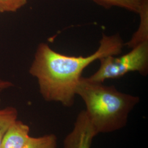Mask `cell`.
<instances>
[{"label":"cell","mask_w":148,"mask_h":148,"mask_svg":"<svg viewBox=\"0 0 148 148\" xmlns=\"http://www.w3.org/2000/svg\"><path fill=\"white\" fill-rule=\"evenodd\" d=\"M23 148H57V138L54 134L31 137Z\"/></svg>","instance_id":"9c48e42d"},{"label":"cell","mask_w":148,"mask_h":148,"mask_svg":"<svg viewBox=\"0 0 148 148\" xmlns=\"http://www.w3.org/2000/svg\"><path fill=\"white\" fill-rule=\"evenodd\" d=\"M27 2V0H0V13L14 12Z\"/></svg>","instance_id":"30bf717a"},{"label":"cell","mask_w":148,"mask_h":148,"mask_svg":"<svg viewBox=\"0 0 148 148\" xmlns=\"http://www.w3.org/2000/svg\"><path fill=\"white\" fill-rule=\"evenodd\" d=\"M124 43L119 34H103L98 49L87 56H68L57 53L47 43L37 48L29 73L37 80L39 90L47 101L61 103L70 108L74 105L75 90L83 70L97 59L122 52Z\"/></svg>","instance_id":"6da1fadb"},{"label":"cell","mask_w":148,"mask_h":148,"mask_svg":"<svg viewBox=\"0 0 148 148\" xmlns=\"http://www.w3.org/2000/svg\"><path fill=\"white\" fill-rule=\"evenodd\" d=\"M97 135L86 111L82 110L76 119L73 130L64 139L63 148H90Z\"/></svg>","instance_id":"277c9868"},{"label":"cell","mask_w":148,"mask_h":148,"mask_svg":"<svg viewBox=\"0 0 148 148\" xmlns=\"http://www.w3.org/2000/svg\"><path fill=\"white\" fill-rule=\"evenodd\" d=\"M139 14L140 16V25L139 28L130 42L126 43L127 47L131 48L135 47L140 43L148 41V0L144 1Z\"/></svg>","instance_id":"8992f818"},{"label":"cell","mask_w":148,"mask_h":148,"mask_svg":"<svg viewBox=\"0 0 148 148\" xmlns=\"http://www.w3.org/2000/svg\"><path fill=\"white\" fill-rule=\"evenodd\" d=\"M30 128L20 120H16L6 131L0 143V148H23L30 138Z\"/></svg>","instance_id":"5b68a950"},{"label":"cell","mask_w":148,"mask_h":148,"mask_svg":"<svg viewBox=\"0 0 148 148\" xmlns=\"http://www.w3.org/2000/svg\"><path fill=\"white\" fill-rule=\"evenodd\" d=\"M12 86V84L9 81H0V90L7 88Z\"/></svg>","instance_id":"8fae6325"},{"label":"cell","mask_w":148,"mask_h":148,"mask_svg":"<svg viewBox=\"0 0 148 148\" xmlns=\"http://www.w3.org/2000/svg\"><path fill=\"white\" fill-rule=\"evenodd\" d=\"M106 8L117 7L127 11L139 13L145 0H92Z\"/></svg>","instance_id":"52a82bcc"},{"label":"cell","mask_w":148,"mask_h":148,"mask_svg":"<svg viewBox=\"0 0 148 148\" xmlns=\"http://www.w3.org/2000/svg\"><path fill=\"white\" fill-rule=\"evenodd\" d=\"M18 111L13 106L0 109V143L9 127L18 120Z\"/></svg>","instance_id":"ba28073f"},{"label":"cell","mask_w":148,"mask_h":148,"mask_svg":"<svg viewBox=\"0 0 148 148\" xmlns=\"http://www.w3.org/2000/svg\"><path fill=\"white\" fill-rule=\"evenodd\" d=\"M75 93L84 101L85 111L97 134L113 132L125 127L131 112L140 101L137 96L122 93L114 86L82 76Z\"/></svg>","instance_id":"7a4b0ae2"},{"label":"cell","mask_w":148,"mask_h":148,"mask_svg":"<svg viewBox=\"0 0 148 148\" xmlns=\"http://www.w3.org/2000/svg\"><path fill=\"white\" fill-rule=\"evenodd\" d=\"M119 57L108 56L99 59V69L88 79L103 83L106 79L120 78L131 72L146 76L148 73V41L140 43Z\"/></svg>","instance_id":"3957f363"}]
</instances>
